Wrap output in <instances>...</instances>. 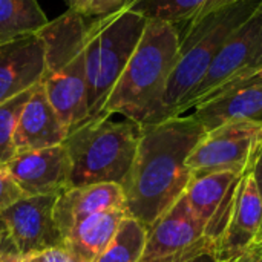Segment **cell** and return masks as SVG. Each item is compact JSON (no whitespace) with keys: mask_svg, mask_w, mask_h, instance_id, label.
I'll list each match as a JSON object with an SVG mask.
<instances>
[{"mask_svg":"<svg viewBox=\"0 0 262 262\" xmlns=\"http://www.w3.org/2000/svg\"><path fill=\"white\" fill-rule=\"evenodd\" d=\"M261 5L262 0H235L177 28L180 34L178 54L154 123L183 115L186 101L206 75L223 45Z\"/></svg>","mask_w":262,"mask_h":262,"instance_id":"2","label":"cell"},{"mask_svg":"<svg viewBox=\"0 0 262 262\" xmlns=\"http://www.w3.org/2000/svg\"><path fill=\"white\" fill-rule=\"evenodd\" d=\"M262 147V121H230L207 130L187 158L192 175L252 172Z\"/></svg>","mask_w":262,"mask_h":262,"instance_id":"9","label":"cell"},{"mask_svg":"<svg viewBox=\"0 0 262 262\" xmlns=\"http://www.w3.org/2000/svg\"><path fill=\"white\" fill-rule=\"evenodd\" d=\"M141 126L112 115L91 118L72 130L63 146L71 163L69 187L100 183L123 184L140 141Z\"/></svg>","mask_w":262,"mask_h":262,"instance_id":"5","label":"cell"},{"mask_svg":"<svg viewBox=\"0 0 262 262\" xmlns=\"http://www.w3.org/2000/svg\"><path fill=\"white\" fill-rule=\"evenodd\" d=\"M204 134L192 114L141 126L137 154L121 187L127 215L147 230L183 196L192 178L187 158Z\"/></svg>","mask_w":262,"mask_h":262,"instance_id":"1","label":"cell"},{"mask_svg":"<svg viewBox=\"0 0 262 262\" xmlns=\"http://www.w3.org/2000/svg\"><path fill=\"white\" fill-rule=\"evenodd\" d=\"M180 34L172 23L147 20L144 32L101 114L152 124L175 66Z\"/></svg>","mask_w":262,"mask_h":262,"instance_id":"3","label":"cell"},{"mask_svg":"<svg viewBox=\"0 0 262 262\" xmlns=\"http://www.w3.org/2000/svg\"><path fill=\"white\" fill-rule=\"evenodd\" d=\"M66 3L69 11H74L84 20H94L123 9L127 0H66Z\"/></svg>","mask_w":262,"mask_h":262,"instance_id":"23","label":"cell"},{"mask_svg":"<svg viewBox=\"0 0 262 262\" xmlns=\"http://www.w3.org/2000/svg\"><path fill=\"white\" fill-rule=\"evenodd\" d=\"M45 74V43L40 34L0 43V104L37 86Z\"/></svg>","mask_w":262,"mask_h":262,"instance_id":"13","label":"cell"},{"mask_svg":"<svg viewBox=\"0 0 262 262\" xmlns=\"http://www.w3.org/2000/svg\"><path fill=\"white\" fill-rule=\"evenodd\" d=\"M262 238V196L252 172L243 175L227 229L218 244L220 259L232 256Z\"/></svg>","mask_w":262,"mask_h":262,"instance_id":"16","label":"cell"},{"mask_svg":"<svg viewBox=\"0 0 262 262\" xmlns=\"http://www.w3.org/2000/svg\"><path fill=\"white\" fill-rule=\"evenodd\" d=\"M252 175L255 178L256 187H258V190H259V193H261L262 196V147L261 150H259V155H258L256 161H255V166L252 169Z\"/></svg>","mask_w":262,"mask_h":262,"instance_id":"27","label":"cell"},{"mask_svg":"<svg viewBox=\"0 0 262 262\" xmlns=\"http://www.w3.org/2000/svg\"><path fill=\"white\" fill-rule=\"evenodd\" d=\"M232 2L235 0H127L124 8L147 20H161L180 28Z\"/></svg>","mask_w":262,"mask_h":262,"instance_id":"19","label":"cell"},{"mask_svg":"<svg viewBox=\"0 0 262 262\" xmlns=\"http://www.w3.org/2000/svg\"><path fill=\"white\" fill-rule=\"evenodd\" d=\"M262 72V5L223 45L184 104L183 115L227 86Z\"/></svg>","mask_w":262,"mask_h":262,"instance_id":"7","label":"cell"},{"mask_svg":"<svg viewBox=\"0 0 262 262\" xmlns=\"http://www.w3.org/2000/svg\"><path fill=\"white\" fill-rule=\"evenodd\" d=\"M25 195L14 183L12 177L9 175L5 164H0V210L6 209L8 206L14 204Z\"/></svg>","mask_w":262,"mask_h":262,"instance_id":"25","label":"cell"},{"mask_svg":"<svg viewBox=\"0 0 262 262\" xmlns=\"http://www.w3.org/2000/svg\"><path fill=\"white\" fill-rule=\"evenodd\" d=\"M192 262H220V259H218L216 255H204V256H201V258H198V259Z\"/></svg>","mask_w":262,"mask_h":262,"instance_id":"28","label":"cell"},{"mask_svg":"<svg viewBox=\"0 0 262 262\" xmlns=\"http://www.w3.org/2000/svg\"><path fill=\"white\" fill-rule=\"evenodd\" d=\"M204 255H216V246L181 196L147 230L138 262H192Z\"/></svg>","mask_w":262,"mask_h":262,"instance_id":"10","label":"cell"},{"mask_svg":"<svg viewBox=\"0 0 262 262\" xmlns=\"http://www.w3.org/2000/svg\"><path fill=\"white\" fill-rule=\"evenodd\" d=\"M68 132L51 106L46 92L38 83L23 106L14 134L17 152L46 149L63 144Z\"/></svg>","mask_w":262,"mask_h":262,"instance_id":"17","label":"cell"},{"mask_svg":"<svg viewBox=\"0 0 262 262\" xmlns=\"http://www.w3.org/2000/svg\"><path fill=\"white\" fill-rule=\"evenodd\" d=\"M146 25L147 18L126 8L101 18L88 20L84 32V69L89 120L101 114Z\"/></svg>","mask_w":262,"mask_h":262,"instance_id":"6","label":"cell"},{"mask_svg":"<svg viewBox=\"0 0 262 262\" xmlns=\"http://www.w3.org/2000/svg\"><path fill=\"white\" fill-rule=\"evenodd\" d=\"M126 215V209H117L95 213L80 221L64 236V247L83 262H95L115 236Z\"/></svg>","mask_w":262,"mask_h":262,"instance_id":"18","label":"cell"},{"mask_svg":"<svg viewBox=\"0 0 262 262\" xmlns=\"http://www.w3.org/2000/svg\"><path fill=\"white\" fill-rule=\"evenodd\" d=\"M192 115L206 132L230 121H262V72L220 91L195 106Z\"/></svg>","mask_w":262,"mask_h":262,"instance_id":"14","label":"cell"},{"mask_svg":"<svg viewBox=\"0 0 262 262\" xmlns=\"http://www.w3.org/2000/svg\"><path fill=\"white\" fill-rule=\"evenodd\" d=\"M126 209V200L123 187L117 183H100L89 186L69 187L61 192L54 206V220L64 236L83 220L107 212Z\"/></svg>","mask_w":262,"mask_h":262,"instance_id":"15","label":"cell"},{"mask_svg":"<svg viewBox=\"0 0 262 262\" xmlns=\"http://www.w3.org/2000/svg\"><path fill=\"white\" fill-rule=\"evenodd\" d=\"M57 196H23L0 210V256L23 258L64 246L54 220Z\"/></svg>","mask_w":262,"mask_h":262,"instance_id":"8","label":"cell"},{"mask_svg":"<svg viewBox=\"0 0 262 262\" xmlns=\"http://www.w3.org/2000/svg\"><path fill=\"white\" fill-rule=\"evenodd\" d=\"M220 262H262V238L241 250L239 253L223 258Z\"/></svg>","mask_w":262,"mask_h":262,"instance_id":"26","label":"cell"},{"mask_svg":"<svg viewBox=\"0 0 262 262\" xmlns=\"http://www.w3.org/2000/svg\"><path fill=\"white\" fill-rule=\"evenodd\" d=\"M243 175L233 170L196 173L192 175L183 193L192 213L216 249L227 229Z\"/></svg>","mask_w":262,"mask_h":262,"instance_id":"11","label":"cell"},{"mask_svg":"<svg viewBox=\"0 0 262 262\" xmlns=\"http://www.w3.org/2000/svg\"><path fill=\"white\" fill-rule=\"evenodd\" d=\"M5 166L25 196H58L69 189L71 163L63 144L17 152Z\"/></svg>","mask_w":262,"mask_h":262,"instance_id":"12","label":"cell"},{"mask_svg":"<svg viewBox=\"0 0 262 262\" xmlns=\"http://www.w3.org/2000/svg\"><path fill=\"white\" fill-rule=\"evenodd\" d=\"M0 262H83L77 255H74L64 246L52 247L38 253H32L23 258L0 256Z\"/></svg>","mask_w":262,"mask_h":262,"instance_id":"24","label":"cell"},{"mask_svg":"<svg viewBox=\"0 0 262 262\" xmlns=\"http://www.w3.org/2000/svg\"><path fill=\"white\" fill-rule=\"evenodd\" d=\"M147 229L135 218L126 215L103 253L95 262H138L146 244Z\"/></svg>","mask_w":262,"mask_h":262,"instance_id":"21","label":"cell"},{"mask_svg":"<svg viewBox=\"0 0 262 262\" xmlns=\"http://www.w3.org/2000/svg\"><path fill=\"white\" fill-rule=\"evenodd\" d=\"M32 89L18 94L14 98L0 104V164H6L17 154L14 144V134H15L20 112L26 104L28 98L31 97Z\"/></svg>","mask_w":262,"mask_h":262,"instance_id":"22","label":"cell"},{"mask_svg":"<svg viewBox=\"0 0 262 262\" xmlns=\"http://www.w3.org/2000/svg\"><path fill=\"white\" fill-rule=\"evenodd\" d=\"M88 20L66 11L38 34L45 43L41 86L68 135L89 120L84 69V32Z\"/></svg>","mask_w":262,"mask_h":262,"instance_id":"4","label":"cell"},{"mask_svg":"<svg viewBox=\"0 0 262 262\" xmlns=\"http://www.w3.org/2000/svg\"><path fill=\"white\" fill-rule=\"evenodd\" d=\"M48 23L38 0H0V43L37 34Z\"/></svg>","mask_w":262,"mask_h":262,"instance_id":"20","label":"cell"}]
</instances>
